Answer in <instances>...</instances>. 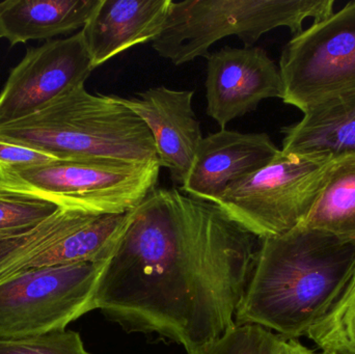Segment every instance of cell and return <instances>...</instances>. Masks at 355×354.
I'll use <instances>...</instances> for the list:
<instances>
[{
  "mask_svg": "<svg viewBox=\"0 0 355 354\" xmlns=\"http://www.w3.org/2000/svg\"><path fill=\"white\" fill-rule=\"evenodd\" d=\"M106 262L35 268L0 282V339H22L64 330L94 311Z\"/></svg>",
  "mask_w": 355,
  "mask_h": 354,
  "instance_id": "8",
  "label": "cell"
},
{
  "mask_svg": "<svg viewBox=\"0 0 355 354\" xmlns=\"http://www.w3.org/2000/svg\"><path fill=\"white\" fill-rule=\"evenodd\" d=\"M0 354H91L80 335L60 330L22 339H0Z\"/></svg>",
  "mask_w": 355,
  "mask_h": 354,
  "instance_id": "20",
  "label": "cell"
},
{
  "mask_svg": "<svg viewBox=\"0 0 355 354\" xmlns=\"http://www.w3.org/2000/svg\"><path fill=\"white\" fill-rule=\"evenodd\" d=\"M279 152L266 133L220 129L200 141L181 191L215 204L231 185L270 163Z\"/></svg>",
  "mask_w": 355,
  "mask_h": 354,
  "instance_id": "12",
  "label": "cell"
},
{
  "mask_svg": "<svg viewBox=\"0 0 355 354\" xmlns=\"http://www.w3.org/2000/svg\"><path fill=\"white\" fill-rule=\"evenodd\" d=\"M207 60V114L220 129L264 100L283 98L279 67L263 48L225 46Z\"/></svg>",
  "mask_w": 355,
  "mask_h": 354,
  "instance_id": "10",
  "label": "cell"
},
{
  "mask_svg": "<svg viewBox=\"0 0 355 354\" xmlns=\"http://www.w3.org/2000/svg\"><path fill=\"white\" fill-rule=\"evenodd\" d=\"M331 160L281 150L270 163L231 185L215 205L259 239L279 236L308 215Z\"/></svg>",
  "mask_w": 355,
  "mask_h": 354,
  "instance_id": "7",
  "label": "cell"
},
{
  "mask_svg": "<svg viewBox=\"0 0 355 354\" xmlns=\"http://www.w3.org/2000/svg\"><path fill=\"white\" fill-rule=\"evenodd\" d=\"M335 0H185L173 1L162 33L152 47L176 66L208 58L223 37H239L254 47L262 35L287 27L294 35L304 20H322L335 10Z\"/></svg>",
  "mask_w": 355,
  "mask_h": 354,
  "instance_id": "4",
  "label": "cell"
},
{
  "mask_svg": "<svg viewBox=\"0 0 355 354\" xmlns=\"http://www.w3.org/2000/svg\"><path fill=\"white\" fill-rule=\"evenodd\" d=\"M56 210L48 202L0 195V238L33 228Z\"/></svg>",
  "mask_w": 355,
  "mask_h": 354,
  "instance_id": "19",
  "label": "cell"
},
{
  "mask_svg": "<svg viewBox=\"0 0 355 354\" xmlns=\"http://www.w3.org/2000/svg\"><path fill=\"white\" fill-rule=\"evenodd\" d=\"M279 70L282 100L304 114L355 97V0L294 35Z\"/></svg>",
  "mask_w": 355,
  "mask_h": 354,
  "instance_id": "6",
  "label": "cell"
},
{
  "mask_svg": "<svg viewBox=\"0 0 355 354\" xmlns=\"http://www.w3.org/2000/svg\"><path fill=\"white\" fill-rule=\"evenodd\" d=\"M94 70L81 31L28 48L0 91V126L26 118L85 85Z\"/></svg>",
  "mask_w": 355,
  "mask_h": 354,
  "instance_id": "9",
  "label": "cell"
},
{
  "mask_svg": "<svg viewBox=\"0 0 355 354\" xmlns=\"http://www.w3.org/2000/svg\"><path fill=\"white\" fill-rule=\"evenodd\" d=\"M259 247L215 204L156 187L131 210L94 307L126 332L191 353L236 326Z\"/></svg>",
  "mask_w": 355,
  "mask_h": 354,
  "instance_id": "1",
  "label": "cell"
},
{
  "mask_svg": "<svg viewBox=\"0 0 355 354\" xmlns=\"http://www.w3.org/2000/svg\"><path fill=\"white\" fill-rule=\"evenodd\" d=\"M277 354H324L316 353L297 340H284Z\"/></svg>",
  "mask_w": 355,
  "mask_h": 354,
  "instance_id": "22",
  "label": "cell"
},
{
  "mask_svg": "<svg viewBox=\"0 0 355 354\" xmlns=\"http://www.w3.org/2000/svg\"><path fill=\"white\" fill-rule=\"evenodd\" d=\"M160 166L118 160L54 159L0 170V195L89 214H123L157 187Z\"/></svg>",
  "mask_w": 355,
  "mask_h": 354,
  "instance_id": "5",
  "label": "cell"
},
{
  "mask_svg": "<svg viewBox=\"0 0 355 354\" xmlns=\"http://www.w3.org/2000/svg\"><path fill=\"white\" fill-rule=\"evenodd\" d=\"M354 272V241L300 224L260 239L236 326L297 340L331 311Z\"/></svg>",
  "mask_w": 355,
  "mask_h": 354,
  "instance_id": "2",
  "label": "cell"
},
{
  "mask_svg": "<svg viewBox=\"0 0 355 354\" xmlns=\"http://www.w3.org/2000/svg\"><path fill=\"white\" fill-rule=\"evenodd\" d=\"M284 340L262 326L241 324L188 354H277Z\"/></svg>",
  "mask_w": 355,
  "mask_h": 354,
  "instance_id": "18",
  "label": "cell"
},
{
  "mask_svg": "<svg viewBox=\"0 0 355 354\" xmlns=\"http://www.w3.org/2000/svg\"><path fill=\"white\" fill-rule=\"evenodd\" d=\"M114 97L147 125L160 168L168 170L174 182L183 184L204 139L192 107L193 91L162 85L141 91L133 98Z\"/></svg>",
  "mask_w": 355,
  "mask_h": 354,
  "instance_id": "11",
  "label": "cell"
},
{
  "mask_svg": "<svg viewBox=\"0 0 355 354\" xmlns=\"http://www.w3.org/2000/svg\"><path fill=\"white\" fill-rule=\"evenodd\" d=\"M99 0H6L0 2V39L10 46L50 41L83 29Z\"/></svg>",
  "mask_w": 355,
  "mask_h": 354,
  "instance_id": "14",
  "label": "cell"
},
{
  "mask_svg": "<svg viewBox=\"0 0 355 354\" xmlns=\"http://www.w3.org/2000/svg\"><path fill=\"white\" fill-rule=\"evenodd\" d=\"M56 159L44 152L0 141V170L35 166Z\"/></svg>",
  "mask_w": 355,
  "mask_h": 354,
  "instance_id": "21",
  "label": "cell"
},
{
  "mask_svg": "<svg viewBox=\"0 0 355 354\" xmlns=\"http://www.w3.org/2000/svg\"><path fill=\"white\" fill-rule=\"evenodd\" d=\"M173 0H99L81 29L94 68L152 42L164 28Z\"/></svg>",
  "mask_w": 355,
  "mask_h": 354,
  "instance_id": "13",
  "label": "cell"
},
{
  "mask_svg": "<svg viewBox=\"0 0 355 354\" xmlns=\"http://www.w3.org/2000/svg\"><path fill=\"white\" fill-rule=\"evenodd\" d=\"M324 354H355V272L331 311L306 334Z\"/></svg>",
  "mask_w": 355,
  "mask_h": 354,
  "instance_id": "17",
  "label": "cell"
},
{
  "mask_svg": "<svg viewBox=\"0 0 355 354\" xmlns=\"http://www.w3.org/2000/svg\"><path fill=\"white\" fill-rule=\"evenodd\" d=\"M282 152L302 157L335 159L355 152V97L304 114L282 129Z\"/></svg>",
  "mask_w": 355,
  "mask_h": 354,
  "instance_id": "15",
  "label": "cell"
},
{
  "mask_svg": "<svg viewBox=\"0 0 355 354\" xmlns=\"http://www.w3.org/2000/svg\"><path fill=\"white\" fill-rule=\"evenodd\" d=\"M0 141L24 145L56 159L158 162L147 125L114 96L75 87L35 114L0 126Z\"/></svg>",
  "mask_w": 355,
  "mask_h": 354,
  "instance_id": "3",
  "label": "cell"
},
{
  "mask_svg": "<svg viewBox=\"0 0 355 354\" xmlns=\"http://www.w3.org/2000/svg\"><path fill=\"white\" fill-rule=\"evenodd\" d=\"M300 226L355 242V152L331 160L318 197Z\"/></svg>",
  "mask_w": 355,
  "mask_h": 354,
  "instance_id": "16",
  "label": "cell"
}]
</instances>
